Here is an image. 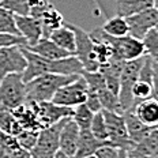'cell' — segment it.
<instances>
[{
    "instance_id": "obj_45",
    "label": "cell",
    "mask_w": 158,
    "mask_h": 158,
    "mask_svg": "<svg viewBox=\"0 0 158 158\" xmlns=\"http://www.w3.org/2000/svg\"><path fill=\"white\" fill-rule=\"evenodd\" d=\"M86 158H97V157H95L94 154H93V156H89V157H86Z\"/></svg>"
},
{
    "instance_id": "obj_29",
    "label": "cell",
    "mask_w": 158,
    "mask_h": 158,
    "mask_svg": "<svg viewBox=\"0 0 158 158\" xmlns=\"http://www.w3.org/2000/svg\"><path fill=\"white\" fill-rule=\"evenodd\" d=\"M0 33L2 34L19 35L15 23V15L3 7H0Z\"/></svg>"
},
{
    "instance_id": "obj_38",
    "label": "cell",
    "mask_w": 158,
    "mask_h": 158,
    "mask_svg": "<svg viewBox=\"0 0 158 158\" xmlns=\"http://www.w3.org/2000/svg\"><path fill=\"white\" fill-rule=\"evenodd\" d=\"M151 86H153V95L151 98L158 102V61L153 60V78H151Z\"/></svg>"
},
{
    "instance_id": "obj_21",
    "label": "cell",
    "mask_w": 158,
    "mask_h": 158,
    "mask_svg": "<svg viewBox=\"0 0 158 158\" xmlns=\"http://www.w3.org/2000/svg\"><path fill=\"white\" fill-rule=\"evenodd\" d=\"M40 21H41V26H42V38H48L56 29H59L60 26L64 25L63 15L52 4L44 11Z\"/></svg>"
},
{
    "instance_id": "obj_26",
    "label": "cell",
    "mask_w": 158,
    "mask_h": 158,
    "mask_svg": "<svg viewBox=\"0 0 158 158\" xmlns=\"http://www.w3.org/2000/svg\"><path fill=\"white\" fill-rule=\"evenodd\" d=\"M94 113L91 112L85 104L78 105V106L74 108V112H72L71 118L77 123V126L79 127V130H89L91 124V120H93Z\"/></svg>"
},
{
    "instance_id": "obj_7",
    "label": "cell",
    "mask_w": 158,
    "mask_h": 158,
    "mask_svg": "<svg viewBox=\"0 0 158 158\" xmlns=\"http://www.w3.org/2000/svg\"><path fill=\"white\" fill-rule=\"evenodd\" d=\"M102 114L108 130V144L117 147L120 150L130 151L134 144L128 138L123 114L113 113V112L108 110H102Z\"/></svg>"
},
{
    "instance_id": "obj_31",
    "label": "cell",
    "mask_w": 158,
    "mask_h": 158,
    "mask_svg": "<svg viewBox=\"0 0 158 158\" xmlns=\"http://www.w3.org/2000/svg\"><path fill=\"white\" fill-rule=\"evenodd\" d=\"M0 7L18 16L30 15V6L27 0H0Z\"/></svg>"
},
{
    "instance_id": "obj_4",
    "label": "cell",
    "mask_w": 158,
    "mask_h": 158,
    "mask_svg": "<svg viewBox=\"0 0 158 158\" xmlns=\"http://www.w3.org/2000/svg\"><path fill=\"white\" fill-rule=\"evenodd\" d=\"M0 104L11 110L26 104V83L22 74H10L0 81Z\"/></svg>"
},
{
    "instance_id": "obj_32",
    "label": "cell",
    "mask_w": 158,
    "mask_h": 158,
    "mask_svg": "<svg viewBox=\"0 0 158 158\" xmlns=\"http://www.w3.org/2000/svg\"><path fill=\"white\" fill-rule=\"evenodd\" d=\"M38 132L40 131H31V130H22L21 134L16 135V142H18L19 147L26 151H30L34 149L35 143L38 139Z\"/></svg>"
},
{
    "instance_id": "obj_23",
    "label": "cell",
    "mask_w": 158,
    "mask_h": 158,
    "mask_svg": "<svg viewBox=\"0 0 158 158\" xmlns=\"http://www.w3.org/2000/svg\"><path fill=\"white\" fill-rule=\"evenodd\" d=\"M102 31L105 34L110 35V37H123V35H128V23L127 19L123 16L114 15L112 18L106 19L105 23L101 26Z\"/></svg>"
},
{
    "instance_id": "obj_19",
    "label": "cell",
    "mask_w": 158,
    "mask_h": 158,
    "mask_svg": "<svg viewBox=\"0 0 158 158\" xmlns=\"http://www.w3.org/2000/svg\"><path fill=\"white\" fill-rule=\"evenodd\" d=\"M48 38L52 42H55L57 47H60L61 49L75 56V34L71 26L68 25V22H64V25L56 29Z\"/></svg>"
},
{
    "instance_id": "obj_2",
    "label": "cell",
    "mask_w": 158,
    "mask_h": 158,
    "mask_svg": "<svg viewBox=\"0 0 158 158\" xmlns=\"http://www.w3.org/2000/svg\"><path fill=\"white\" fill-rule=\"evenodd\" d=\"M79 75L44 74L26 83V102H45L51 101L61 86L70 83Z\"/></svg>"
},
{
    "instance_id": "obj_17",
    "label": "cell",
    "mask_w": 158,
    "mask_h": 158,
    "mask_svg": "<svg viewBox=\"0 0 158 158\" xmlns=\"http://www.w3.org/2000/svg\"><path fill=\"white\" fill-rule=\"evenodd\" d=\"M158 151V128L154 127L147 132V135L136 144H134L132 149L128 153V157H142L151 156Z\"/></svg>"
},
{
    "instance_id": "obj_10",
    "label": "cell",
    "mask_w": 158,
    "mask_h": 158,
    "mask_svg": "<svg viewBox=\"0 0 158 158\" xmlns=\"http://www.w3.org/2000/svg\"><path fill=\"white\" fill-rule=\"evenodd\" d=\"M67 118H63V120L52 124V126L42 128L38 132L37 143H35L34 149L31 151L40 153V154H45V156H55L56 151L59 150V138H60L61 127H63L64 121L67 120Z\"/></svg>"
},
{
    "instance_id": "obj_9",
    "label": "cell",
    "mask_w": 158,
    "mask_h": 158,
    "mask_svg": "<svg viewBox=\"0 0 158 158\" xmlns=\"http://www.w3.org/2000/svg\"><path fill=\"white\" fill-rule=\"evenodd\" d=\"M126 19L128 23V35L142 40L146 35V33L156 26V23L158 22V15L156 7H151L128 16Z\"/></svg>"
},
{
    "instance_id": "obj_13",
    "label": "cell",
    "mask_w": 158,
    "mask_h": 158,
    "mask_svg": "<svg viewBox=\"0 0 158 158\" xmlns=\"http://www.w3.org/2000/svg\"><path fill=\"white\" fill-rule=\"evenodd\" d=\"M15 23H16V29L19 31V35L25 38V41L27 42V47L37 44L42 38V26L40 19L34 18L31 15H25V16L15 15Z\"/></svg>"
},
{
    "instance_id": "obj_8",
    "label": "cell",
    "mask_w": 158,
    "mask_h": 158,
    "mask_svg": "<svg viewBox=\"0 0 158 158\" xmlns=\"http://www.w3.org/2000/svg\"><path fill=\"white\" fill-rule=\"evenodd\" d=\"M26 57L22 47L0 48V81L10 74H23Z\"/></svg>"
},
{
    "instance_id": "obj_11",
    "label": "cell",
    "mask_w": 158,
    "mask_h": 158,
    "mask_svg": "<svg viewBox=\"0 0 158 158\" xmlns=\"http://www.w3.org/2000/svg\"><path fill=\"white\" fill-rule=\"evenodd\" d=\"M30 104L34 105V109L37 112L40 124H41L42 128L52 126V124L63 120V118L71 117L72 112H74V108L59 106L52 101H45V102H38V104L30 102Z\"/></svg>"
},
{
    "instance_id": "obj_5",
    "label": "cell",
    "mask_w": 158,
    "mask_h": 158,
    "mask_svg": "<svg viewBox=\"0 0 158 158\" xmlns=\"http://www.w3.org/2000/svg\"><path fill=\"white\" fill-rule=\"evenodd\" d=\"M68 25L71 26V29L74 30L75 34V57L81 61L83 71L87 72L98 71L100 65L95 60L94 41L91 40L90 34L74 23H68Z\"/></svg>"
},
{
    "instance_id": "obj_14",
    "label": "cell",
    "mask_w": 158,
    "mask_h": 158,
    "mask_svg": "<svg viewBox=\"0 0 158 158\" xmlns=\"http://www.w3.org/2000/svg\"><path fill=\"white\" fill-rule=\"evenodd\" d=\"M79 127L77 126L71 117H68L64 121L63 127L60 131V138H59V150L68 156H75L79 139Z\"/></svg>"
},
{
    "instance_id": "obj_18",
    "label": "cell",
    "mask_w": 158,
    "mask_h": 158,
    "mask_svg": "<svg viewBox=\"0 0 158 158\" xmlns=\"http://www.w3.org/2000/svg\"><path fill=\"white\" fill-rule=\"evenodd\" d=\"M123 117L128 132V138L132 142V144H136L139 140H142L147 135V132L151 130V127L144 126L142 121L135 116L134 110H126L123 113Z\"/></svg>"
},
{
    "instance_id": "obj_44",
    "label": "cell",
    "mask_w": 158,
    "mask_h": 158,
    "mask_svg": "<svg viewBox=\"0 0 158 158\" xmlns=\"http://www.w3.org/2000/svg\"><path fill=\"white\" fill-rule=\"evenodd\" d=\"M154 7H158V0H154Z\"/></svg>"
},
{
    "instance_id": "obj_1",
    "label": "cell",
    "mask_w": 158,
    "mask_h": 158,
    "mask_svg": "<svg viewBox=\"0 0 158 158\" xmlns=\"http://www.w3.org/2000/svg\"><path fill=\"white\" fill-rule=\"evenodd\" d=\"M90 34L94 42H106L112 49V59H117L121 61H130L144 56V47L142 40L134 38L131 35L123 37H110L105 34L101 27L94 29Z\"/></svg>"
},
{
    "instance_id": "obj_34",
    "label": "cell",
    "mask_w": 158,
    "mask_h": 158,
    "mask_svg": "<svg viewBox=\"0 0 158 158\" xmlns=\"http://www.w3.org/2000/svg\"><path fill=\"white\" fill-rule=\"evenodd\" d=\"M94 55L98 65L102 67L112 59V49L106 42H94Z\"/></svg>"
},
{
    "instance_id": "obj_20",
    "label": "cell",
    "mask_w": 158,
    "mask_h": 158,
    "mask_svg": "<svg viewBox=\"0 0 158 158\" xmlns=\"http://www.w3.org/2000/svg\"><path fill=\"white\" fill-rule=\"evenodd\" d=\"M102 143L94 138V135L90 132V130H81L79 131V139H78V146H77V153L75 158H86L89 156L95 154L98 147H101Z\"/></svg>"
},
{
    "instance_id": "obj_12",
    "label": "cell",
    "mask_w": 158,
    "mask_h": 158,
    "mask_svg": "<svg viewBox=\"0 0 158 158\" xmlns=\"http://www.w3.org/2000/svg\"><path fill=\"white\" fill-rule=\"evenodd\" d=\"M25 57H26V68L22 74L23 82L27 83L31 79L40 77L44 74H53V61L55 60H47L41 56L33 53L29 49L22 48Z\"/></svg>"
},
{
    "instance_id": "obj_24",
    "label": "cell",
    "mask_w": 158,
    "mask_h": 158,
    "mask_svg": "<svg viewBox=\"0 0 158 158\" xmlns=\"http://www.w3.org/2000/svg\"><path fill=\"white\" fill-rule=\"evenodd\" d=\"M0 130H2L3 132L11 135V136H16V135L21 134V131H22L18 121L12 116L11 109L6 108L4 105H2V104H0Z\"/></svg>"
},
{
    "instance_id": "obj_40",
    "label": "cell",
    "mask_w": 158,
    "mask_h": 158,
    "mask_svg": "<svg viewBox=\"0 0 158 158\" xmlns=\"http://www.w3.org/2000/svg\"><path fill=\"white\" fill-rule=\"evenodd\" d=\"M55 158H75V156H68V154L63 153V151L57 150L56 151V154H55Z\"/></svg>"
},
{
    "instance_id": "obj_16",
    "label": "cell",
    "mask_w": 158,
    "mask_h": 158,
    "mask_svg": "<svg viewBox=\"0 0 158 158\" xmlns=\"http://www.w3.org/2000/svg\"><path fill=\"white\" fill-rule=\"evenodd\" d=\"M135 116L147 127H158V102L154 98L140 101L134 108Z\"/></svg>"
},
{
    "instance_id": "obj_30",
    "label": "cell",
    "mask_w": 158,
    "mask_h": 158,
    "mask_svg": "<svg viewBox=\"0 0 158 158\" xmlns=\"http://www.w3.org/2000/svg\"><path fill=\"white\" fill-rule=\"evenodd\" d=\"M144 55L151 57L154 61H158V33L154 30V27L146 33V35L142 38Z\"/></svg>"
},
{
    "instance_id": "obj_33",
    "label": "cell",
    "mask_w": 158,
    "mask_h": 158,
    "mask_svg": "<svg viewBox=\"0 0 158 158\" xmlns=\"http://www.w3.org/2000/svg\"><path fill=\"white\" fill-rule=\"evenodd\" d=\"M82 77H83L85 82L87 85V91H95L97 93L101 89H105V81L100 71H94V72L83 71Z\"/></svg>"
},
{
    "instance_id": "obj_25",
    "label": "cell",
    "mask_w": 158,
    "mask_h": 158,
    "mask_svg": "<svg viewBox=\"0 0 158 158\" xmlns=\"http://www.w3.org/2000/svg\"><path fill=\"white\" fill-rule=\"evenodd\" d=\"M97 95H98V100H100L102 110L113 112V113H118V114L124 113L123 108H121V105H120V101H118V97L116 94L112 93V91H109L106 87L98 90Z\"/></svg>"
},
{
    "instance_id": "obj_42",
    "label": "cell",
    "mask_w": 158,
    "mask_h": 158,
    "mask_svg": "<svg viewBox=\"0 0 158 158\" xmlns=\"http://www.w3.org/2000/svg\"><path fill=\"white\" fill-rule=\"evenodd\" d=\"M118 158H130V157H128V153L126 150H120V156H118Z\"/></svg>"
},
{
    "instance_id": "obj_37",
    "label": "cell",
    "mask_w": 158,
    "mask_h": 158,
    "mask_svg": "<svg viewBox=\"0 0 158 158\" xmlns=\"http://www.w3.org/2000/svg\"><path fill=\"white\" fill-rule=\"evenodd\" d=\"M85 105H86L93 113H97V112L102 110L100 100H98V95L95 91H87V97H86V101H85Z\"/></svg>"
},
{
    "instance_id": "obj_27",
    "label": "cell",
    "mask_w": 158,
    "mask_h": 158,
    "mask_svg": "<svg viewBox=\"0 0 158 158\" xmlns=\"http://www.w3.org/2000/svg\"><path fill=\"white\" fill-rule=\"evenodd\" d=\"M89 130H90V132L94 135V138L97 140H100L102 143H108V130H106V124H105V120H104L102 110L94 113Z\"/></svg>"
},
{
    "instance_id": "obj_35",
    "label": "cell",
    "mask_w": 158,
    "mask_h": 158,
    "mask_svg": "<svg viewBox=\"0 0 158 158\" xmlns=\"http://www.w3.org/2000/svg\"><path fill=\"white\" fill-rule=\"evenodd\" d=\"M7 47H22L26 48L27 42L25 41L23 37L21 35H11V34H2L0 33V48Z\"/></svg>"
},
{
    "instance_id": "obj_6",
    "label": "cell",
    "mask_w": 158,
    "mask_h": 158,
    "mask_svg": "<svg viewBox=\"0 0 158 158\" xmlns=\"http://www.w3.org/2000/svg\"><path fill=\"white\" fill-rule=\"evenodd\" d=\"M87 97V85L82 75L74 79L70 83L64 85L59 89L52 97V102L59 106L75 108L78 105L85 104Z\"/></svg>"
},
{
    "instance_id": "obj_3",
    "label": "cell",
    "mask_w": 158,
    "mask_h": 158,
    "mask_svg": "<svg viewBox=\"0 0 158 158\" xmlns=\"http://www.w3.org/2000/svg\"><path fill=\"white\" fill-rule=\"evenodd\" d=\"M144 56L130 61H124L123 68L120 72V87H118V101L123 110H134V100H132V87L135 82L139 78V71L143 64Z\"/></svg>"
},
{
    "instance_id": "obj_46",
    "label": "cell",
    "mask_w": 158,
    "mask_h": 158,
    "mask_svg": "<svg viewBox=\"0 0 158 158\" xmlns=\"http://www.w3.org/2000/svg\"><path fill=\"white\" fill-rule=\"evenodd\" d=\"M156 10H157V15H158V7H156Z\"/></svg>"
},
{
    "instance_id": "obj_28",
    "label": "cell",
    "mask_w": 158,
    "mask_h": 158,
    "mask_svg": "<svg viewBox=\"0 0 158 158\" xmlns=\"http://www.w3.org/2000/svg\"><path fill=\"white\" fill-rule=\"evenodd\" d=\"M153 95V86H151L150 81H144V79H139L135 82L132 87V100H134V108L135 105L140 101L149 100Z\"/></svg>"
},
{
    "instance_id": "obj_22",
    "label": "cell",
    "mask_w": 158,
    "mask_h": 158,
    "mask_svg": "<svg viewBox=\"0 0 158 158\" xmlns=\"http://www.w3.org/2000/svg\"><path fill=\"white\" fill-rule=\"evenodd\" d=\"M154 7V0H116V15L128 16Z\"/></svg>"
},
{
    "instance_id": "obj_47",
    "label": "cell",
    "mask_w": 158,
    "mask_h": 158,
    "mask_svg": "<svg viewBox=\"0 0 158 158\" xmlns=\"http://www.w3.org/2000/svg\"><path fill=\"white\" fill-rule=\"evenodd\" d=\"M29 158H31V157H29Z\"/></svg>"
},
{
    "instance_id": "obj_39",
    "label": "cell",
    "mask_w": 158,
    "mask_h": 158,
    "mask_svg": "<svg viewBox=\"0 0 158 158\" xmlns=\"http://www.w3.org/2000/svg\"><path fill=\"white\" fill-rule=\"evenodd\" d=\"M29 157H30V153H29V151H26L23 149H16L10 154L8 158H29Z\"/></svg>"
},
{
    "instance_id": "obj_15",
    "label": "cell",
    "mask_w": 158,
    "mask_h": 158,
    "mask_svg": "<svg viewBox=\"0 0 158 158\" xmlns=\"http://www.w3.org/2000/svg\"><path fill=\"white\" fill-rule=\"evenodd\" d=\"M26 49H29L33 53L41 56V57L47 59V60H60V59L68 57V56H74L71 55L70 52L64 51L60 47L52 42L49 38H41L37 44L31 45V47H27Z\"/></svg>"
},
{
    "instance_id": "obj_41",
    "label": "cell",
    "mask_w": 158,
    "mask_h": 158,
    "mask_svg": "<svg viewBox=\"0 0 158 158\" xmlns=\"http://www.w3.org/2000/svg\"><path fill=\"white\" fill-rule=\"evenodd\" d=\"M130 158H158V151L156 154H151V156H142V157H130Z\"/></svg>"
},
{
    "instance_id": "obj_36",
    "label": "cell",
    "mask_w": 158,
    "mask_h": 158,
    "mask_svg": "<svg viewBox=\"0 0 158 158\" xmlns=\"http://www.w3.org/2000/svg\"><path fill=\"white\" fill-rule=\"evenodd\" d=\"M94 156L97 158H118V156H120V149L106 143V144H102L101 147H98Z\"/></svg>"
},
{
    "instance_id": "obj_43",
    "label": "cell",
    "mask_w": 158,
    "mask_h": 158,
    "mask_svg": "<svg viewBox=\"0 0 158 158\" xmlns=\"http://www.w3.org/2000/svg\"><path fill=\"white\" fill-rule=\"evenodd\" d=\"M154 30H156V31L158 33V22H157V23H156V26H154Z\"/></svg>"
}]
</instances>
